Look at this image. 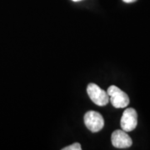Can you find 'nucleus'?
<instances>
[{"mask_svg": "<svg viewBox=\"0 0 150 150\" xmlns=\"http://www.w3.org/2000/svg\"><path fill=\"white\" fill-rule=\"evenodd\" d=\"M112 144L118 149H127L133 144L132 139L127 132L122 130H115L111 136Z\"/></svg>", "mask_w": 150, "mask_h": 150, "instance_id": "5", "label": "nucleus"}, {"mask_svg": "<svg viewBox=\"0 0 150 150\" xmlns=\"http://www.w3.org/2000/svg\"><path fill=\"white\" fill-rule=\"evenodd\" d=\"M82 147L79 143H74L72 145H69L68 147H65L63 149V150H81Z\"/></svg>", "mask_w": 150, "mask_h": 150, "instance_id": "6", "label": "nucleus"}, {"mask_svg": "<svg viewBox=\"0 0 150 150\" xmlns=\"http://www.w3.org/2000/svg\"><path fill=\"white\" fill-rule=\"evenodd\" d=\"M120 124L122 129L125 132H131L135 129L138 124V114L136 110L132 108L125 109L122 115Z\"/></svg>", "mask_w": 150, "mask_h": 150, "instance_id": "4", "label": "nucleus"}, {"mask_svg": "<svg viewBox=\"0 0 150 150\" xmlns=\"http://www.w3.org/2000/svg\"><path fill=\"white\" fill-rule=\"evenodd\" d=\"M123 2H125V3H134L135 1H137V0H123Z\"/></svg>", "mask_w": 150, "mask_h": 150, "instance_id": "7", "label": "nucleus"}, {"mask_svg": "<svg viewBox=\"0 0 150 150\" xmlns=\"http://www.w3.org/2000/svg\"><path fill=\"white\" fill-rule=\"evenodd\" d=\"M109 101L116 108H123L129 104V98L126 93L122 91L117 86L112 85L108 88Z\"/></svg>", "mask_w": 150, "mask_h": 150, "instance_id": "1", "label": "nucleus"}, {"mask_svg": "<svg viewBox=\"0 0 150 150\" xmlns=\"http://www.w3.org/2000/svg\"><path fill=\"white\" fill-rule=\"evenodd\" d=\"M84 124L87 129L93 133H97L102 130L104 126V120L99 112L95 111H88L84 115Z\"/></svg>", "mask_w": 150, "mask_h": 150, "instance_id": "3", "label": "nucleus"}, {"mask_svg": "<svg viewBox=\"0 0 150 150\" xmlns=\"http://www.w3.org/2000/svg\"><path fill=\"white\" fill-rule=\"evenodd\" d=\"M87 93L90 99L98 106H105L109 102V97L107 92L95 83H89L88 85Z\"/></svg>", "mask_w": 150, "mask_h": 150, "instance_id": "2", "label": "nucleus"}, {"mask_svg": "<svg viewBox=\"0 0 150 150\" xmlns=\"http://www.w3.org/2000/svg\"><path fill=\"white\" fill-rule=\"evenodd\" d=\"M73 1H74V2H79V1H81V0H73Z\"/></svg>", "mask_w": 150, "mask_h": 150, "instance_id": "8", "label": "nucleus"}]
</instances>
